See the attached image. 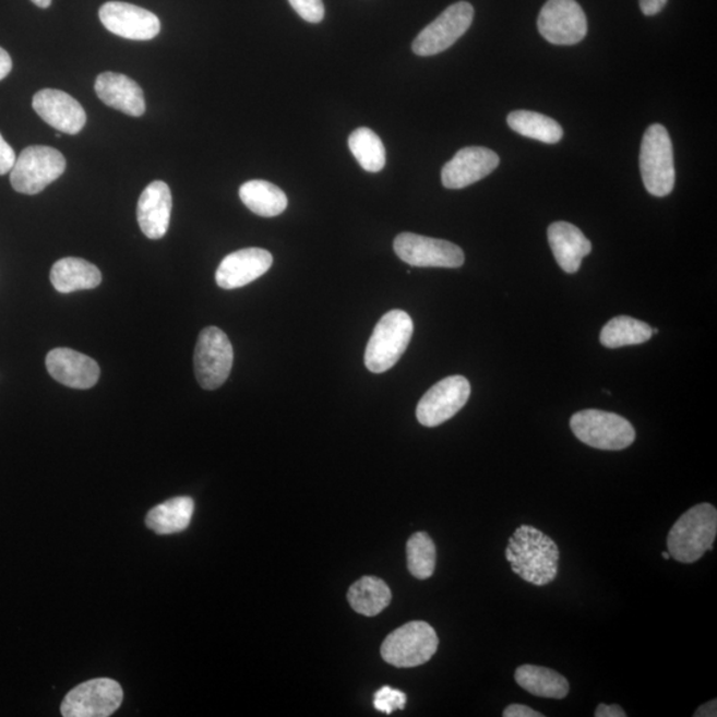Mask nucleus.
<instances>
[{"mask_svg": "<svg viewBox=\"0 0 717 717\" xmlns=\"http://www.w3.org/2000/svg\"><path fill=\"white\" fill-rule=\"evenodd\" d=\"M507 126L521 136L545 144H557L563 136L562 127L555 120L530 110H514L509 113Z\"/></svg>", "mask_w": 717, "mask_h": 717, "instance_id": "bb28decb", "label": "nucleus"}, {"mask_svg": "<svg viewBox=\"0 0 717 717\" xmlns=\"http://www.w3.org/2000/svg\"><path fill=\"white\" fill-rule=\"evenodd\" d=\"M596 716L597 717H626L628 714L624 713L622 707L617 706V704H612V706H609V704H599V706L596 709Z\"/></svg>", "mask_w": 717, "mask_h": 717, "instance_id": "c9c22d12", "label": "nucleus"}, {"mask_svg": "<svg viewBox=\"0 0 717 717\" xmlns=\"http://www.w3.org/2000/svg\"><path fill=\"white\" fill-rule=\"evenodd\" d=\"M298 15L309 23H319L324 17L323 0H289Z\"/></svg>", "mask_w": 717, "mask_h": 717, "instance_id": "2f4dec72", "label": "nucleus"}, {"mask_svg": "<svg viewBox=\"0 0 717 717\" xmlns=\"http://www.w3.org/2000/svg\"><path fill=\"white\" fill-rule=\"evenodd\" d=\"M694 716L695 717H698V716H702V717H704V716H708V717L714 716L715 717V716H717L716 701L708 702V703L704 704V706H702L701 708H698L696 710Z\"/></svg>", "mask_w": 717, "mask_h": 717, "instance_id": "4c0bfd02", "label": "nucleus"}, {"mask_svg": "<svg viewBox=\"0 0 717 717\" xmlns=\"http://www.w3.org/2000/svg\"><path fill=\"white\" fill-rule=\"evenodd\" d=\"M171 206L170 189L163 181L150 183L141 193L138 204V220L141 231L150 239H162L167 235Z\"/></svg>", "mask_w": 717, "mask_h": 717, "instance_id": "aec40b11", "label": "nucleus"}, {"mask_svg": "<svg viewBox=\"0 0 717 717\" xmlns=\"http://www.w3.org/2000/svg\"><path fill=\"white\" fill-rule=\"evenodd\" d=\"M67 162L51 146L33 145L23 150L11 170V186L17 193L34 195L43 192L64 174Z\"/></svg>", "mask_w": 717, "mask_h": 717, "instance_id": "423d86ee", "label": "nucleus"}, {"mask_svg": "<svg viewBox=\"0 0 717 717\" xmlns=\"http://www.w3.org/2000/svg\"><path fill=\"white\" fill-rule=\"evenodd\" d=\"M232 359L235 352L223 330L211 326L201 331L194 351V372L202 389H219L230 375Z\"/></svg>", "mask_w": 717, "mask_h": 717, "instance_id": "6e6552de", "label": "nucleus"}, {"mask_svg": "<svg viewBox=\"0 0 717 717\" xmlns=\"http://www.w3.org/2000/svg\"><path fill=\"white\" fill-rule=\"evenodd\" d=\"M504 717H543L541 713L523 706V704H511L502 714Z\"/></svg>", "mask_w": 717, "mask_h": 717, "instance_id": "72a5a7b5", "label": "nucleus"}, {"mask_svg": "<svg viewBox=\"0 0 717 717\" xmlns=\"http://www.w3.org/2000/svg\"><path fill=\"white\" fill-rule=\"evenodd\" d=\"M506 560L514 574L535 586H547L557 578L560 549L533 526L521 525L509 538Z\"/></svg>", "mask_w": 717, "mask_h": 717, "instance_id": "f257e3e1", "label": "nucleus"}, {"mask_svg": "<svg viewBox=\"0 0 717 717\" xmlns=\"http://www.w3.org/2000/svg\"><path fill=\"white\" fill-rule=\"evenodd\" d=\"M46 366L57 382L70 389L89 390L99 382V365L71 348H53L47 355Z\"/></svg>", "mask_w": 717, "mask_h": 717, "instance_id": "a211bd4d", "label": "nucleus"}, {"mask_svg": "<svg viewBox=\"0 0 717 717\" xmlns=\"http://www.w3.org/2000/svg\"><path fill=\"white\" fill-rule=\"evenodd\" d=\"M96 95L110 108L140 118L145 113L144 92L134 80L122 73L104 72L95 82Z\"/></svg>", "mask_w": 717, "mask_h": 717, "instance_id": "6ab92c4d", "label": "nucleus"}, {"mask_svg": "<svg viewBox=\"0 0 717 717\" xmlns=\"http://www.w3.org/2000/svg\"><path fill=\"white\" fill-rule=\"evenodd\" d=\"M474 16L475 10L468 2L450 5L437 21L421 31L414 41V52L419 57H432L449 50L467 33Z\"/></svg>", "mask_w": 717, "mask_h": 717, "instance_id": "9d476101", "label": "nucleus"}, {"mask_svg": "<svg viewBox=\"0 0 717 717\" xmlns=\"http://www.w3.org/2000/svg\"><path fill=\"white\" fill-rule=\"evenodd\" d=\"M499 165L498 153L483 146H468L458 151L455 157L444 165L441 181L446 189L467 188L486 179Z\"/></svg>", "mask_w": 717, "mask_h": 717, "instance_id": "2eb2a0df", "label": "nucleus"}, {"mask_svg": "<svg viewBox=\"0 0 717 717\" xmlns=\"http://www.w3.org/2000/svg\"><path fill=\"white\" fill-rule=\"evenodd\" d=\"M521 689L529 694L545 698H565L569 695L570 685L566 678L550 668L525 665L517 668L514 673Z\"/></svg>", "mask_w": 717, "mask_h": 717, "instance_id": "5701e85b", "label": "nucleus"}, {"mask_svg": "<svg viewBox=\"0 0 717 717\" xmlns=\"http://www.w3.org/2000/svg\"><path fill=\"white\" fill-rule=\"evenodd\" d=\"M538 31L553 45H577L587 34L585 11L575 0H548L539 12Z\"/></svg>", "mask_w": 717, "mask_h": 717, "instance_id": "f8f14e48", "label": "nucleus"}, {"mask_svg": "<svg viewBox=\"0 0 717 717\" xmlns=\"http://www.w3.org/2000/svg\"><path fill=\"white\" fill-rule=\"evenodd\" d=\"M653 328L630 316H617L600 333V343L608 348L642 345L652 339Z\"/></svg>", "mask_w": 717, "mask_h": 717, "instance_id": "cd10ccee", "label": "nucleus"}, {"mask_svg": "<svg viewBox=\"0 0 717 717\" xmlns=\"http://www.w3.org/2000/svg\"><path fill=\"white\" fill-rule=\"evenodd\" d=\"M31 2L38 5L40 9H48L50 8L52 0H31Z\"/></svg>", "mask_w": 717, "mask_h": 717, "instance_id": "58836bf2", "label": "nucleus"}, {"mask_svg": "<svg viewBox=\"0 0 717 717\" xmlns=\"http://www.w3.org/2000/svg\"><path fill=\"white\" fill-rule=\"evenodd\" d=\"M193 513L192 499H171L152 509L146 516V526L157 535H175L188 528Z\"/></svg>", "mask_w": 717, "mask_h": 717, "instance_id": "393cba45", "label": "nucleus"}, {"mask_svg": "<svg viewBox=\"0 0 717 717\" xmlns=\"http://www.w3.org/2000/svg\"><path fill=\"white\" fill-rule=\"evenodd\" d=\"M661 557H664L665 560H670V558H671V555H670V553H668V551H664V553H661Z\"/></svg>", "mask_w": 717, "mask_h": 717, "instance_id": "ea45409f", "label": "nucleus"}, {"mask_svg": "<svg viewBox=\"0 0 717 717\" xmlns=\"http://www.w3.org/2000/svg\"><path fill=\"white\" fill-rule=\"evenodd\" d=\"M394 250L398 259L415 267L456 268L465 261L464 251L457 244L414 232L398 235Z\"/></svg>", "mask_w": 717, "mask_h": 717, "instance_id": "9b49d317", "label": "nucleus"}, {"mask_svg": "<svg viewBox=\"0 0 717 717\" xmlns=\"http://www.w3.org/2000/svg\"><path fill=\"white\" fill-rule=\"evenodd\" d=\"M716 535V507L698 504L680 516L668 533V553L680 563H695L707 551L714 550Z\"/></svg>", "mask_w": 717, "mask_h": 717, "instance_id": "f03ea898", "label": "nucleus"}, {"mask_svg": "<svg viewBox=\"0 0 717 717\" xmlns=\"http://www.w3.org/2000/svg\"><path fill=\"white\" fill-rule=\"evenodd\" d=\"M12 70V60L8 51L0 48V80L9 76Z\"/></svg>", "mask_w": 717, "mask_h": 717, "instance_id": "e433bc0d", "label": "nucleus"}, {"mask_svg": "<svg viewBox=\"0 0 717 717\" xmlns=\"http://www.w3.org/2000/svg\"><path fill=\"white\" fill-rule=\"evenodd\" d=\"M414 334V322L406 311L392 310L377 324L366 348L365 363L373 373L394 367L406 352Z\"/></svg>", "mask_w": 717, "mask_h": 717, "instance_id": "7ed1b4c3", "label": "nucleus"}, {"mask_svg": "<svg viewBox=\"0 0 717 717\" xmlns=\"http://www.w3.org/2000/svg\"><path fill=\"white\" fill-rule=\"evenodd\" d=\"M407 562L409 573L418 579L431 578L437 569V547L425 531L408 539Z\"/></svg>", "mask_w": 717, "mask_h": 717, "instance_id": "c756f323", "label": "nucleus"}, {"mask_svg": "<svg viewBox=\"0 0 717 717\" xmlns=\"http://www.w3.org/2000/svg\"><path fill=\"white\" fill-rule=\"evenodd\" d=\"M548 238L558 265L569 274L577 273L582 260L591 253V242L584 232L563 220L549 226Z\"/></svg>", "mask_w": 717, "mask_h": 717, "instance_id": "412c9836", "label": "nucleus"}, {"mask_svg": "<svg viewBox=\"0 0 717 717\" xmlns=\"http://www.w3.org/2000/svg\"><path fill=\"white\" fill-rule=\"evenodd\" d=\"M16 163L15 151L5 143V140L0 134V176L8 175L14 168Z\"/></svg>", "mask_w": 717, "mask_h": 717, "instance_id": "473e14b6", "label": "nucleus"}, {"mask_svg": "<svg viewBox=\"0 0 717 717\" xmlns=\"http://www.w3.org/2000/svg\"><path fill=\"white\" fill-rule=\"evenodd\" d=\"M33 108L48 126L61 133L77 134L87 122L84 108L63 91H39L34 96Z\"/></svg>", "mask_w": 717, "mask_h": 717, "instance_id": "f3484780", "label": "nucleus"}, {"mask_svg": "<svg viewBox=\"0 0 717 717\" xmlns=\"http://www.w3.org/2000/svg\"><path fill=\"white\" fill-rule=\"evenodd\" d=\"M470 396V384L464 377L440 380L427 392L416 408V418L421 426L438 427L455 416Z\"/></svg>", "mask_w": 717, "mask_h": 717, "instance_id": "ddd939ff", "label": "nucleus"}, {"mask_svg": "<svg viewBox=\"0 0 717 717\" xmlns=\"http://www.w3.org/2000/svg\"><path fill=\"white\" fill-rule=\"evenodd\" d=\"M407 696L404 692L391 688L380 689L375 698H373V707L379 713L392 714L394 710L406 708Z\"/></svg>", "mask_w": 717, "mask_h": 717, "instance_id": "7c9ffc66", "label": "nucleus"}, {"mask_svg": "<svg viewBox=\"0 0 717 717\" xmlns=\"http://www.w3.org/2000/svg\"><path fill=\"white\" fill-rule=\"evenodd\" d=\"M575 438L591 449L622 451L635 441V429L631 422L617 414L605 410H581L570 420Z\"/></svg>", "mask_w": 717, "mask_h": 717, "instance_id": "39448f33", "label": "nucleus"}, {"mask_svg": "<svg viewBox=\"0 0 717 717\" xmlns=\"http://www.w3.org/2000/svg\"><path fill=\"white\" fill-rule=\"evenodd\" d=\"M347 598L351 608L359 614L375 617L391 604L392 594L383 579L363 577L349 588Z\"/></svg>", "mask_w": 717, "mask_h": 717, "instance_id": "a878e982", "label": "nucleus"}, {"mask_svg": "<svg viewBox=\"0 0 717 717\" xmlns=\"http://www.w3.org/2000/svg\"><path fill=\"white\" fill-rule=\"evenodd\" d=\"M273 265L267 250L249 248L235 251L219 263L216 282L220 289L235 290L266 274Z\"/></svg>", "mask_w": 717, "mask_h": 717, "instance_id": "dca6fc26", "label": "nucleus"}, {"mask_svg": "<svg viewBox=\"0 0 717 717\" xmlns=\"http://www.w3.org/2000/svg\"><path fill=\"white\" fill-rule=\"evenodd\" d=\"M438 647L439 637L431 624L415 621L404 624L385 637L382 657L387 664L398 668L419 667L432 659Z\"/></svg>", "mask_w": 717, "mask_h": 717, "instance_id": "0eeeda50", "label": "nucleus"}, {"mask_svg": "<svg viewBox=\"0 0 717 717\" xmlns=\"http://www.w3.org/2000/svg\"><path fill=\"white\" fill-rule=\"evenodd\" d=\"M668 0H640L643 14L654 16L666 8Z\"/></svg>", "mask_w": 717, "mask_h": 717, "instance_id": "f704fd0d", "label": "nucleus"}, {"mask_svg": "<svg viewBox=\"0 0 717 717\" xmlns=\"http://www.w3.org/2000/svg\"><path fill=\"white\" fill-rule=\"evenodd\" d=\"M641 174L649 194L666 198L676 187V165L670 133L660 124L648 128L641 145Z\"/></svg>", "mask_w": 717, "mask_h": 717, "instance_id": "20e7f679", "label": "nucleus"}, {"mask_svg": "<svg viewBox=\"0 0 717 717\" xmlns=\"http://www.w3.org/2000/svg\"><path fill=\"white\" fill-rule=\"evenodd\" d=\"M124 692L116 680L92 679L77 685L61 703L65 717H108L121 706Z\"/></svg>", "mask_w": 717, "mask_h": 717, "instance_id": "1a4fd4ad", "label": "nucleus"}, {"mask_svg": "<svg viewBox=\"0 0 717 717\" xmlns=\"http://www.w3.org/2000/svg\"><path fill=\"white\" fill-rule=\"evenodd\" d=\"M51 284L61 294L96 289L101 284L103 275L94 263L82 259L59 260L51 268Z\"/></svg>", "mask_w": 717, "mask_h": 717, "instance_id": "4be33fe9", "label": "nucleus"}, {"mask_svg": "<svg viewBox=\"0 0 717 717\" xmlns=\"http://www.w3.org/2000/svg\"><path fill=\"white\" fill-rule=\"evenodd\" d=\"M239 198L249 211L265 218L277 217L287 207V198L284 190L272 182L263 180L244 182L239 188Z\"/></svg>", "mask_w": 717, "mask_h": 717, "instance_id": "b1692460", "label": "nucleus"}, {"mask_svg": "<svg viewBox=\"0 0 717 717\" xmlns=\"http://www.w3.org/2000/svg\"><path fill=\"white\" fill-rule=\"evenodd\" d=\"M348 146L361 168L378 174L385 165V148L382 140L369 128H359L348 139Z\"/></svg>", "mask_w": 717, "mask_h": 717, "instance_id": "c85d7f7f", "label": "nucleus"}, {"mask_svg": "<svg viewBox=\"0 0 717 717\" xmlns=\"http://www.w3.org/2000/svg\"><path fill=\"white\" fill-rule=\"evenodd\" d=\"M99 16L104 27L124 39L152 40L162 31V23L153 12L130 3H104Z\"/></svg>", "mask_w": 717, "mask_h": 717, "instance_id": "4468645a", "label": "nucleus"}]
</instances>
